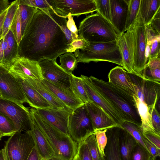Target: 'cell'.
<instances>
[{"label": "cell", "mask_w": 160, "mask_h": 160, "mask_svg": "<svg viewBox=\"0 0 160 160\" xmlns=\"http://www.w3.org/2000/svg\"><path fill=\"white\" fill-rule=\"evenodd\" d=\"M76 50L74 55L78 62L88 63L91 62L107 61L122 67L123 64L117 41L92 43L88 42L87 46Z\"/></svg>", "instance_id": "obj_5"}, {"label": "cell", "mask_w": 160, "mask_h": 160, "mask_svg": "<svg viewBox=\"0 0 160 160\" xmlns=\"http://www.w3.org/2000/svg\"><path fill=\"white\" fill-rule=\"evenodd\" d=\"M0 113L12 122L16 132L30 130L31 118L30 109L22 104L0 97Z\"/></svg>", "instance_id": "obj_8"}, {"label": "cell", "mask_w": 160, "mask_h": 160, "mask_svg": "<svg viewBox=\"0 0 160 160\" xmlns=\"http://www.w3.org/2000/svg\"><path fill=\"white\" fill-rule=\"evenodd\" d=\"M0 92L2 98L22 104L27 102L18 80L9 71L0 74Z\"/></svg>", "instance_id": "obj_14"}, {"label": "cell", "mask_w": 160, "mask_h": 160, "mask_svg": "<svg viewBox=\"0 0 160 160\" xmlns=\"http://www.w3.org/2000/svg\"><path fill=\"white\" fill-rule=\"evenodd\" d=\"M41 81L67 108L74 110L84 104L75 95L71 89L58 86L44 79Z\"/></svg>", "instance_id": "obj_21"}, {"label": "cell", "mask_w": 160, "mask_h": 160, "mask_svg": "<svg viewBox=\"0 0 160 160\" xmlns=\"http://www.w3.org/2000/svg\"><path fill=\"white\" fill-rule=\"evenodd\" d=\"M56 59H47L38 62L43 78L58 86L71 89L70 77L72 73L63 69Z\"/></svg>", "instance_id": "obj_12"}, {"label": "cell", "mask_w": 160, "mask_h": 160, "mask_svg": "<svg viewBox=\"0 0 160 160\" xmlns=\"http://www.w3.org/2000/svg\"><path fill=\"white\" fill-rule=\"evenodd\" d=\"M142 135L148 141L160 149V134L156 132H148L143 133Z\"/></svg>", "instance_id": "obj_48"}, {"label": "cell", "mask_w": 160, "mask_h": 160, "mask_svg": "<svg viewBox=\"0 0 160 160\" xmlns=\"http://www.w3.org/2000/svg\"><path fill=\"white\" fill-rule=\"evenodd\" d=\"M23 36L27 26L30 22L37 8L25 4H18Z\"/></svg>", "instance_id": "obj_31"}, {"label": "cell", "mask_w": 160, "mask_h": 160, "mask_svg": "<svg viewBox=\"0 0 160 160\" xmlns=\"http://www.w3.org/2000/svg\"><path fill=\"white\" fill-rule=\"evenodd\" d=\"M147 44L145 25L139 12L134 31L133 42V69L139 75H142L147 62L145 54Z\"/></svg>", "instance_id": "obj_10"}, {"label": "cell", "mask_w": 160, "mask_h": 160, "mask_svg": "<svg viewBox=\"0 0 160 160\" xmlns=\"http://www.w3.org/2000/svg\"><path fill=\"white\" fill-rule=\"evenodd\" d=\"M16 76L21 85L26 102L30 106L36 109H48L52 108L48 101L30 84L25 80Z\"/></svg>", "instance_id": "obj_23"}, {"label": "cell", "mask_w": 160, "mask_h": 160, "mask_svg": "<svg viewBox=\"0 0 160 160\" xmlns=\"http://www.w3.org/2000/svg\"><path fill=\"white\" fill-rule=\"evenodd\" d=\"M141 74L146 79L160 82V68L152 69L146 66Z\"/></svg>", "instance_id": "obj_43"}, {"label": "cell", "mask_w": 160, "mask_h": 160, "mask_svg": "<svg viewBox=\"0 0 160 160\" xmlns=\"http://www.w3.org/2000/svg\"><path fill=\"white\" fill-rule=\"evenodd\" d=\"M160 8V0H141L139 12L145 26L150 24Z\"/></svg>", "instance_id": "obj_29"}, {"label": "cell", "mask_w": 160, "mask_h": 160, "mask_svg": "<svg viewBox=\"0 0 160 160\" xmlns=\"http://www.w3.org/2000/svg\"><path fill=\"white\" fill-rule=\"evenodd\" d=\"M150 160H155V158L152 157Z\"/></svg>", "instance_id": "obj_63"}, {"label": "cell", "mask_w": 160, "mask_h": 160, "mask_svg": "<svg viewBox=\"0 0 160 160\" xmlns=\"http://www.w3.org/2000/svg\"><path fill=\"white\" fill-rule=\"evenodd\" d=\"M16 132L12 122L6 116L0 113V134L3 137L11 136Z\"/></svg>", "instance_id": "obj_36"}, {"label": "cell", "mask_w": 160, "mask_h": 160, "mask_svg": "<svg viewBox=\"0 0 160 160\" xmlns=\"http://www.w3.org/2000/svg\"><path fill=\"white\" fill-rule=\"evenodd\" d=\"M67 18L59 15L51 8L37 9L18 45V57L38 62L56 59L66 53L69 45L62 26Z\"/></svg>", "instance_id": "obj_1"}, {"label": "cell", "mask_w": 160, "mask_h": 160, "mask_svg": "<svg viewBox=\"0 0 160 160\" xmlns=\"http://www.w3.org/2000/svg\"><path fill=\"white\" fill-rule=\"evenodd\" d=\"M53 11L58 15L66 17L69 14L78 17L97 11L94 0H47Z\"/></svg>", "instance_id": "obj_9"}, {"label": "cell", "mask_w": 160, "mask_h": 160, "mask_svg": "<svg viewBox=\"0 0 160 160\" xmlns=\"http://www.w3.org/2000/svg\"><path fill=\"white\" fill-rule=\"evenodd\" d=\"M85 104L91 119L94 131L119 127L97 104L91 102L85 103Z\"/></svg>", "instance_id": "obj_19"}, {"label": "cell", "mask_w": 160, "mask_h": 160, "mask_svg": "<svg viewBox=\"0 0 160 160\" xmlns=\"http://www.w3.org/2000/svg\"><path fill=\"white\" fill-rule=\"evenodd\" d=\"M68 129L69 135L78 144L84 142L94 133L85 104L72 111L69 117Z\"/></svg>", "instance_id": "obj_7"}, {"label": "cell", "mask_w": 160, "mask_h": 160, "mask_svg": "<svg viewBox=\"0 0 160 160\" xmlns=\"http://www.w3.org/2000/svg\"><path fill=\"white\" fill-rule=\"evenodd\" d=\"M59 57L60 67L68 73H72V71L77 68L78 63L74 54L66 52Z\"/></svg>", "instance_id": "obj_34"}, {"label": "cell", "mask_w": 160, "mask_h": 160, "mask_svg": "<svg viewBox=\"0 0 160 160\" xmlns=\"http://www.w3.org/2000/svg\"><path fill=\"white\" fill-rule=\"evenodd\" d=\"M79 37L87 42L98 43L117 41L120 35L111 23L97 12L80 23Z\"/></svg>", "instance_id": "obj_4"}, {"label": "cell", "mask_w": 160, "mask_h": 160, "mask_svg": "<svg viewBox=\"0 0 160 160\" xmlns=\"http://www.w3.org/2000/svg\"><path fill=\"white\" fill-rule=\"evenodd\" d=\"M35 147L30 130L16 132L5 142L4 149L8 160H27Z\"/></svg>", "instance_id": "obj_6"}, {"label": "cell", "mask_w": 160, "mask_h": 160, "mask_svg": "<svg viewBox=\"0 0 160 160\" xmlns=\"http://www.w3.org/2000/svg\"><path fill=\"white\" fill-rule=\"evenodd\" d=\"M27 160H44L41 156L36 148L32 149Z\"/></svg>", "instance_id": "obj_54"}, {"label": "cell", "mask_w": 160, "mask_h": 160, "mask_svg": "<svg viewBox=\"0 0 160 160\" xmlns=\"http://www.w3.org/2000/svg\"><path fill=\"white\" fill-rule=\"evenodd\" d=\"M160 8L158 9L150 24L153 29L160 34Z\"/></svg>", "instance_id": "obj_51"}, {"label": "cell", "mask_w": 160, "mask_h": 160, "mask_svg": "<svg viewBox=\"0 0 160 160\" xmlns=\"http://www.w3.org/2000/svg\"><path fill=\"white\" fill-rule=\"evenodd\" d=\"M160 39L155 40L150 46L149 59H151L160 55Z\"/></svg>", "instance_id": "obj_49"}, {"label": "cell", "mask_w": 160, "mask_h": 160, "mask_svg": "<svg viewBox=\"0 0 160 160\" xmlns=\"http://www.w3.org/2000/svg\"><path fill=\"white\" fill-rule=\"evenodd\" d=\"M89 78L97 90L115 108L124 122L141 126V118L132 95L108 81L92 76Z\"/></svg>", "instance_id": "obj_2"}, {"label": "cell", "mask_w": 160, "mask_h": 160, "mask_svg": "<svg viewBox=\"0 0 160 160\" xmlns=\"http://www.w3.org/2000/svg\"><path fill=\"white\" fill-rule=\"evenodd\" d=\"M4 39L2 38L0 41V64L1 65L4 58Z\"/></svg>", "instance_id": "obj_57"}, {"label": "cell", "mask_w": 160, "mask_h": 160, "mask_svg": "<svg viewBox=\"0 0 160 160\" xmlns=\"http://www.w3.org/2000/svg\"><path fill=\"white\" fill-rule=\"evenodd\" d=\"M141 0H129L125 26V31L136 20L139 12Z\"/></svg>", "instance_id": "obj_33"}, {"label": "cell", "mask_w": 160, "mask_h": 160, "mask_svg": "<svg viewBox=\"0 0 160 160\" xmlns=\"http://www.w3.org/2000/svg\"><path fill=\"white\" fill-rule=\"evenodd\" d=\"M135 85L136 95L148 107L156 105L160 100V83L129 72Z\"/></svg>", "instance_id": "obj_11"}, {"label": "cell", "mask_w": 160, "mask_h": 160, "mask_svg": "<svg viewBox=\"0 0 160 160\" xmlns=\"http://www.w3.org/2000/svg\"><path fill=\"white\" fill-rule=\"evenodd\" d=\"M143 140L146 147L151 155L152 157L155 158L157 157H160V149L158 148L143 136Z\"/></svg>", "instance_id": "obj_50"}, {"label": "cell", "mask_w": 160, "mask_h": 160, "mask_svg": "<svg viewBox=\"0 0 160 160\" xmlns=\"http://www.w3.org/2000/svg\"><path fill=\"white\" fill-rule=\"evenodd\" d=\"M10 29L12 32L15 38L19 45L21 40L22 35L20 15L18 8L17 10L11 23Z\"/></svg>", "instance_id": "obj_38"}, {"label": "cell", "mask_w": 160, "mask_h": 160, "mask_svg": "<svg viewBox=\"0 0 160 160\" xmlns=\"http://www.w3.org/2000/svg\"><path fill=\"white\" fill-rule=\"evenodd\" d=\"M72 160H81V158L78 152Z\"/></svg>", "instance_id": "obj_60"}, {"label": "cell", "mask_w": 160, "mask_h": 160, "mask_svg": "<svg viewBox=\"0 0 160 160\" xmlns=\"http://www.w3.org/2000/svg\"><path fill=\"white\" fill-rule=\"evenodd\" d=\"M30 130L34 140L35 147L44 160H48L54 157L55 153L54 150L32 118Z\"/></svg>", "instance_id": "obj_22"}, {"label": "cell", "mask_w": 160, "mask_h": 160, "mask_svg": "<svg viewBox=\"0 0 160 160\" xmlns=\"http://www.w3.org/2000/svg\"><path fill=\"white\" fill-rule=\"evenodd\" d=\"M145 32L147 45L151 46L155 40L160 38V34L153 29L150 24L145 26Z\"/></svg>", "instance_id": "obj_46"}, {"label": "cell", "mask_w": 160, "mask_h": 160, "mask_svg": "<svg viewBox=\"0 0 160 160\" xmlns=\"http://www.w3.org/2000/svg\"><path fill=\"white\" fill-rule=\"evenodd\" d=\"M120 127L108 129L106 132L108 142L104 150L105 160H122L119 152Z\"/></svg>", "instance_id": "obj_24"}, {"label": "cell", "mask_w": 160, "mask_h": 160, "mask_svg": "<svg viewBox=\"0 0 160 160\" xmlns=\"http://www.w3.org/2000/svg\"><path fill=\"white\" fill-rule=\"evenodd\" d=\"M146 66L152 69L160 68V56L149 59Z\"/></svg>", "instance_id": "obj_53"}, {"label": "cell", "mask_w": 160, "mask_h": 160, "mask_svg": "<svg viewBox=\"0 0 160 160\" xmlns=\"http://www.w3.org/2000/svg\"><path fill=\"white\" fill-rule=\"evenodd\" d=\"M77 152L81 160H93L88 147L85 141L78 144Z\"/></svg>", "instance_id": "obj_47"}, {"label": "cell", "mask_w": 160, "mask_h": 160, "mask_svg": "<svg viewBox=\"0 0 160 160\" xmlns=\"http://www.w3.org/2000/svg\"><path fill=\"white\" fill-rule=\"evenodd\" d=\"M94 0L97 8V12L110 22V0Z\"/></svg>", "instance_id": "obj_39"}, {"label": "cell", "mask_w": 160, "mask_h": 160, "mask_svg": "<svg viewBox=\"0 0 160 160\" xmlns=\"http://www.w3.org/2000/svg\"><path fill=\"white\" fill-rule=\"evenodd\" d=\"M67 17L68 18L67 22V26L68 28L72 33L78 37V29L76 26L72 16L70 14H69Z\"/></svg>", "instance_id": "obj_52"}, {"label": "cell", "mask_w": 160, "mask_h": 160, "mask_svg": "<svg viewBox=\"0 0 160 160\" xmlns=\"http://www.w3.org/2000/svg\"><path fill=\"white\" fill-rule=\"evenodd\" d=\"M93 160H105L101 155L97 146L94 133L89 136L85 140Z\"/></svg>", "instance_id": "obj_37"}, {"label": "cell", "mask_w": 160, "mask_h": 160, "mask_svg": "<svg viewBox=\"0 0 160 160\" xmlns=\"http://www.w3.org/2000/svg\"><path fill=\"white\" fill-rule=\"evenodd\" d=\"M23 80L28 82L50 104L52 108H60L66 107L55 95L41 81H37L31 78H27Z\"/></svg>", "instance_id": "obj_26"}, {"label": "cell", "mask_w": 160, "mask_h": 160, "mask_svg": "<svg viewBox=\"0 0 160 160\" xmlns=\"http://www.w3.org/2000/svg\"><path fill=\"white\" fill-rule=\"evenodd\" d=\"M4 39V57L2 65L9 71L18 57V45L10 29Z\"/></svg>", "instance_id": "obj_25"}, {"label": "cell", "mask_w": 160, "mask_h": 160, "mask_svg": "<svg viewBox=\"0 0 160 160\" xmlns=\"http://www.w3.org/2000/svg\"><path fill=\"white\" fill-rule=\"evenodd\" d=\"M133 97L141 118V124L140 129L142 133L148 132H156L152 125L151 115L148 106L136 95Z\"/></svg>", "instance_id": "obj_28"}, {"label": "cell", "mask_w": 160, "mask_h": 160, "mask_svg": "<svg viewBox=\"0 0 160 160\" xmlns=\"http://www.w3.org/2000/svg\"><path fill=\"white\" fill-rule=\"evenodd\" d=\"M88 43V42L83 38L79 37L78 38L72 42L67 52H72L77 50L81 49L86 47Z\"/></svg>", "instance_id": "obj_45"}, {"label": "cell", "mask_w": 160, "mask_h": 160, "mask_svg": "<svg viewBox=\"0 0 160 160\" xmlns=\"http://www.w3.org/2000/svg\"><path fill=\"white\" fill-rule=\"evenodd\" d=\"M39 114L61 131L69 135L68 124L73 110L67 107L60 108L36 109Z\"/></svg>", "instance_id": "obj_17"}, {"label": "cell", "mask_w": 160, "mask_h": 160, "mask_svg": "<svg viewBox=\"0 0 160 160\" xmlns=\"http://www.w3.org/2000/svg\"><path fill=\"white\" fill-rule=\"evenodd\" d=\"M151 115L152 122V126L155 131L160 134V113L156 108V106L149 110Z\"/></svg>", "instance_id": "obj_44"}, {"label": "cell", "mask_w": 160, "mask_h": 160, "mask_svg": "<svg viewBox=\"0 0 160 160\" xmlns=\"http://www.w3.org/2000/svg\"><path fill=\"white\" fill-rule=\"evenodd\" d=\"M18 4H25L37 9L48 10L51 8L46 0H17Z\"/></svg>", "instance_id": "obj_42"}, {"label": "cell", "mask_w": 160, "mask_h": 160, "mask_svg": "<svg viewBox=\"0 0 160 160\" xmlns=\"http://www.w3.org/2000/svg\"><path fill=\"white\" fill-rule=\"evenodd\" d=\"M30 112L32 119L54 150L55 157L62 160H72L77 152L78 143L41 116L36 109L32 108Z\"/></svg>", "instance_id": "obj_3"}, {"label": "cell", "mask_w": 160, "mask_h": 160, "mask_svg": "<svg viewBox=\"0 0 160 160\" xmlns=\"http://www.w3.org/2000/svg\"><path fill=\"white\" fill-rule=\"evenodd\" d=\"M0 97H1V95L0 92Z\"/></svg>", "instance_id": "obj_64"}, {"label": "cell", "mask_w": 160, "mask_h": 160, "mask_svg": "<svg viewBox=\"0 0 160 160\" xmlns=\"http://www.w3.org/2000/svg\"><path fill=\"white\" fill-rule=\"evenodd\" d=\"M10 4L8 0H0V15L7 9Z\"/></svg>", "instance_id": "obj_56"}, {"label": "cell", "mask_w": 160, "mask_h": 160, "mask_svg": "<svg viewBox=\"0 0 160 160\" xmlns=\"http://www.w3.org/2000/svg\"><path fill=\"white\" fill-rule=\"evenodd\" d=\"M136 20L126 32L119 36L117 44L122 55L123 69L130 73L142 75L138 74L133 69L134 31Z\"/></svg>", "instance_id": "obj_15"}, {"label": "cell", "mask_w": 160, "mask_h": 160, "mask_svg": "<svg viewBox=\"0 0 160 160\" xmlns=\"http://www.w3.org/2000/svg\"><path fill=\"white\" fill-rule=\"evenodd\" d=\"M119 152L122 160H131L132 151L138 144L127 131L120 127Z\"/></svg>", "instance_id": "obj_27"}, {"label": "cell", "mask_w": 160, "mask_h": 160, "mask_svg": "<svg viewBox=\"0 0 160 160\" xmlns=\"http://www.w3.org/2000/svg\"><path fill=\"white\" fill-rule=\"evenodd\" d=\"M48 160H62L59 158H56V157H53V158H50V159H49Z\"/></svg>", "instance_id": "obj_61"}, {"label": "cell", "mask_w": 160, "mask_h": 160, "mask_svg": "<svg viewBox=\"0 0 160 160\" xmlns=\"http://www.w3.org/2000/svg\"><path fill=\"white\" fill-rule=\"evenodd\" d=\"M70 89L75 95L83 103L92 102L89 98L80 77H77L72 73L70 77Z\"/></svg>", "instance_id": "obj_30"}, {"label": "cell", "mask_w": 160, "mask_h": 160, "mask_svg": "<svg viewBox=\"0 0 160 160\" xmlns=\"http://www.w3.org/2000/svg\"><path fill=\"white\" fill-rule=\"evenodd\" d=\"M140 127L128 122H123L120 126L127 131L137 141L139 145L149 152L143 142V136Z\"/></svg>", "instance_id": "obj_32"}, {"label": "cell", "mask_w": 160, "mask_h": 160, "mask_svg": "<svg viewBox=\"0 0 160 160\" xmlns=\"http://www.w3.org/2000/svg\"><path fill=\"white\" fill-rule=\"evenodd\" d=\"M2 137H3V136L0 134V141L1 140Z\"/></svg>", "instance_id": "obj_62"}, {"label": "cell", "mask_w": 160, "mask_h": 160, "mask_svg": "<svg viewBox=\"0 0 160 160\" xmlns=\"http://www.w3.org/2000/svg\"><path fill=\"white\" fill-rule=\"evenodd\" d=\"M0 160H8L3 148L0 150Z\"/></svg>", "instance_id": "obj_58"}, {"label": "cell", "mask_w": 160, "mask_h": 160, "mask_svg": "<svg viewBox=\"0 0 160 160\" xmlns=\"http://www.w3.org/2000/svg\"><path fill=\"white\" fill-rule=\"evenodd\" d=\"M107 129L94 131L96 141L99 152L101 156L105 157L104 150L108 142L106 132Z\"/></svg>", "instance_id": "obj_40"}, {"label": "cell", "mask_w": 160, "mask_h": 160, "mask_svg": "<svg viewBox=\"0 0 160 160\" xmlns=\"http://www.w3.org/2000/svg\"><path fill=\"white\" fill-rule=\"evenodd\" d=\"M129 0H110V22L120 36L125 31Z\"/></svg>", "instance_id": "obj_18"}, {"label": "cell", "mask_w": 160, "mask_h": 160, "mask_svg": "<svg viewBox=\"0 0 160 160\" xmlns=\"http://www.w3.org/2000/svg\"><path fill=\"white\" fill-rule=\"evenodd\" d=\"M18 7V4L16 0L12 2L8 8L7 13L3 24L2 38H4L10 30Z\"/></svg>", "instance_id": "obj_35"}, {"label": "cell", "mask_w": 160, "mask_h": 160, "mask_svg": "<svg viewBox=\"0 0 160 160\" xmlns=\"http://www.w3.org/2000/svg\"><path fill=\"white\" fill-rule=\"evenodd\" d=\"M108 82L112 85L133 96L136 95L135 85L129 72L120 66L111 69L108 74Z\"/></svg>", "instance_id": "obj_20"}, {"label": "cell", "mask_w": 160, "mask_h": 160, "mask_svg": "<svg viewBox=\"0 0 160 160\" xmlns=\"http://www.w3.org/2000/svg\"><path fill=\"white\" fill-rule=\"evenodd\" d=\"M84 87L88 96L92 103L101 107L119 127L124 121L107 100L97 90L89 77L81 75Z\"/></svg>", "instance_id": "obj_13"}, {"label": "cell", "mask_w": 160, "mask_h": 160, "mask_svg": "<svg viewBox=\"0 0 160 160\" xmlns=\"http://www.w3.org/2000/svg\"><path fill=\"white\" fill-rule=\"evenodd\" d=\"M151 155L138 144L132 152L131 160H150Z\"/></svg>", "instance_id": "obj_41"}, {"label": "cell", "mask_w": 160, "mask_h": 160, "mask_svg": "<svg viewBox=\"0 0 160 160\" xmlns=\"http://www.w3.org/2000/svg\"><path fill=\"white\" fill-rule=\"evenodd\" d=\"M9 71L23 79L41 81L43 79L38 62L24 57H18Z\"/></svg>", "instance_id": "obj_16"}, {"label": "cell", "mask_w": 160, "mask_h": 160, "mask_svg": "<svg viewBox=\"0 0 160 160\" xmlns=\"http://www.w3.org/2000/svg\"><path fill=\"white\" fill-rule=\"evenodd\" d=\"M9 71L7 69L0 64V74Z\"/></svg>", "instance_id": "obj_59"}, {"label": "cell", "mask_w": 160, "mask_h": 160, "mask_svg": "<svg viewBox=\"0 0 160 160\" xmlns=\"http://www.w3.org/2000/svg\"><path fill=\"white\" fill-rule=\"evenodd\" d=\"M7 12V9L0 15V41L2 38L3 24Z\"/></svg>", "instance_id": "obj_55"}]
</instances>
